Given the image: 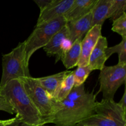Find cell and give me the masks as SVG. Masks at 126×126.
<instances>
[{
	"label": "cell",
	"instance_id": "9a60e30c",
	"mask_svg": "<svg viewBox=\"0 0 126 126\" xmlns=\"http://www.w3.org/2000/svg\"><path fill=\"white\" fill-rule=\"evenodd\" d=\"M82 38L77 39L70 47L65 50L62 55L61 60L66 69H71L78 66L81 57V44Z\"/></svg>",
	"mask_w": 126,
	"mask_h": 126
},
{
	"label": "cell",
	"instance_id": "484cf974",
	"mask_svg": "<svg viewBox=\"0 0 126 126\" xmlns=\"http://www.w3.org/2000/svg\"><path fill=\"white\" fill-rule=\"evenodd\" d=\"M126 90L125 89V90H124V94H123V97H122L121 99L120 100V101H119V103H118L121 106V107H122V108H123V110H124V111H126Z\"/></svg>",
	"mask_w": 126,
	"mask_h": 126
},
{
	"label": "cell",
	"instance_id": "603a6c76",
	"mask_svg": "<svg viewBox=\"0 0 126 126\" xmlns=\"http://www.w3.org/2000/svg\"><path fill=\"white\" fill-rule=\"evenodd\" d=\"M0 111L7 112L11 114H14L15 112L7 98L0 94Z\"/></svg>",
	"mask_w": 126,
	"mask_h": 126
},
{
	"label": "cell",
	"instance_id": "83f0119b",
	"mask_svg": "<svg viewBox=\"0 0 126 126\" xmlns=\"http://www.w3.org/2000/svg\"><path fill=\"white\" fill-rule=\"evenodd\" d=\"M91 126V125H84V126Z\"/></svg>",
	"mask_w": 126,
	"mask_h": 126
},
{
	"label": "cell",
	"instance_id": "8fae6325",
	"mask_svg": "<svg viewBox=\"0 0 126 126\" xmlns=\"http://www.w3.org/2000/svg\"><path fill=\"white\" fill-rule=\"evenodd\" d=\"M92 11L76 20L66 22L68 30V39L73 44L77 39L82 38L92 27Z\"/></svg>",
	"mask_w": 126,
	"mask_h": 126
},
{
	"label": "cell",
	"instance_id": "ba28073f",
	"mask_svg": "<svg viewBox=\"0 0 126 126\" xmlns=\"http://www.w3.org/2000/svg\"><path fill=\"white\" fill-rule=\"evenodd\" d=\"M73 2L74 0H51L46 8L40 12L36 25L64 16Z\"/></svg>",
	"mask_w": 126,
	"mask_h": 126
},
{
	"label": "cell",
	"instance_id": "f1b7e54d",
	"mask_svg": "<svg viewBox=\"0 0 126 126\" xmlns=\"http://www.w3.org/2000/svg\"></svg>",
	"mask_w": 126,
	"mask_h": 126
},
{
	"label": "cell",
	"instance_id": "e0dca14e",
	"mask_svg": "<svg viewBox=\"0 0 126 126\" xmlns=\"http://www.w3.org/2000/svg\"><path fill=\"white\" fill-rule=\"evenodd\" d=\"M74 87V72L70 71L62 82L55 98L59 102L63 100L71 92Z\"/></svg>",
	"mask_w": 126,
	"mask_h": 126
},
{
	"label": "cell",
	"instance_id": "ac0fdd59",
	"mask_svg": "<svg viewBox=\"0 0 126 126\" xmlns=\"http://www.w3.org/2000/svg\"><path fill=\"white\" fill-rule=\"evenodd\" d=\"M91 125L94 126H122L114 121L100 114H94L80 123L77 126Z\"/></svg>",
	"mask_w": 126,
	"mask_h": 126
},
{
	"label": "cell",
	"instance_id": "4fadbf2b",
	"mask_svg": "<svg viewBox=\"0 0 126 126\" xmlns=\"http://www.w3.org/2000/svg\"><path fill=\"white\" fill-rule=\"evenodd\" d=\"M97 1L98 0H74L71 7L64 15L66 22L76 20L89 13Z\"/></svg>",
	"mask_w": 126,
	"mask_h": 126
},
{
	"label": "cell",
	"instance_id": "5bb4252c",
	"mask_svg": "<svg viewBox=\"0 0 126 126\" xmlns=\"http://www.w3.org/2000/svg\"><path fill=\"white\" fill-rule=\"evenodd\" d=\"M70 71H62L50 76L38 78L37 81L50 97L55 98L62 82Z\"/></svg>",
	"mask_w": 126,
	"mask_h": 126
},
{
	"label": "cell",
	"instance_id": "52a82bcc",
	"mask_svg": "<svg viewBox=\"0 0 126 126\" xmlns=\"http://www.w3.org/2000/svg\"><path fill=\"white\" fill-rule=\"evenodd\" d=\"M95 113L110 118L121 126H126V111L114 100L102 99L101 102H97Z\"/></svg>",
	"mask_w": 126,
	"mask_h": 126
},
{
	"label": "cell",
	"instance_id": "cb8c5ba5",
	"mask_svg": "<svg viewBox=\"0 0 126 126\" xmlns=\"http://www.w3.org/2000/svg\"><path fill=\"white\" fill-rule=\"evenodd\" d=\"M18 121L16 117L7 120H0V126H12Z\"/></svg>",
	"mask_w": 126,
	"mask_h": 126
},
{
	"label": "cell",
	"instance_id": "44dd1931",
	"mask_svg": "<svg viewBox=\"0 0 126 126\" xmlns=\"http://www.w3.org/2000/svg\"><path fill=\"white\" fill-rule=\"evenodd\" d=\"M92 71L89 65L84 66H78L74 72V86L78 87L84 84L90 73Z\"/></svg>",
	"mask_w": 126,
	"mask_h": 126
},
{
	"label": "cell",
	"instance_id": "8992f818",
	"mask_svg": "<svg viewBox=\"0 0 126 126\" xmlns=\"http://www.w3.org/2000/svg\"><path fill=\"white\" fill-rule=\"evenodd\" d=\"M100 90L103 100H114L118 89L126 83V64L118 63L113 66H103L99 75Z\"/></svg>",
	"mask_w": 126,
	"mask_h": 126
},
{
	"label": "cell",
	"instance_id": "30bf717a",
	"mask_svg": "<svg viewBox=\"0 0 126 126\" xmlns=\"http://www.w3.org/2000/svg\"><path fill=\"white\" fill-rule=\"evenodd\" d=\"M102 26L95 25L89 30L82 39L81 44V57L78 66L88 65L89 59L98 38L102 36Z\"/></svg>",
	"mask_w": 126,
	"mask_h": 126
},
{
	"label": "cell",
	"instance_id": "5b68a950",
	"mask_svg": "<svg viewBox=\"0 0 126 126\" xmlns=\"http://www.w3.org/2000/svg\"><path fill=\"white\" fill-rule=\"evenodd\" d=\"M66 24L64 16L36 26L25 43V62L29 66V62L33 54L38 49L44 47L53 36Z\"/></svg>",
	"mask_w": 126,
	"mask_h": 126
},
{
	"label": "cell",
	"instance_id": "7a4b0ae2",
	"mask_svg": "<svg viewBox=\"0 0 126 126\" xmlns=\"http://www.w3.org/2000/svg\"><path fill=\"white\" fill-rule=\"evenodd\" d=\"M0 94L4 96L16 114L20 123L32 126H44L39 112L33 105L25 90L20 79L7 82L0 89Z\"/></svg>",
	"mask_w": 126,
	"mask_h": 126
},
{
	"label": "cell",
	"instance_id": "6da1fadb",
	"mask_svg": "<svg viewBox=\"0 0 126 126\" xmlns=\"http://www.w3.org/2000/svg\"><path fill=\"white\" fill-rule=\"evenodd\" d=\"M96 96L86 91L84 84L75 87L61 102L57 100L52 123L55 126H77L95 114Z\"/></svg>",
	"mask_w": 126,
	"mask_h": 126
},
{
	"label": "cell",
	"instance_id": "ffe728a7",
	"mask_svg": "<svg viewBox=\"0 0 126 126\" xmlns=\"http://www.w3.org/2000/svg\"><path fill=\"white\" fill-rule=\"evenodd\" d=\"M126 0H112L107 18H111L113 22L126 13Z\"/></svg>",
	"mask_w": 126,
	"mask_h": 126
},
{
	"label": "cell",
	"instance_id": "7c38bea8",
	"mask_svg": "<svg viewBox=\"0 0 126 126\" xmlns=\"http://www.w3.org/2000/svg\"><path fill=\"white\" fill-rule=\"evenodd\" d=\"M107 47L108 41L107 38L100 36L92 50L89 59L88 65L92 71L102 70L105 66L106 61L108 60L105 54V50Z\"/></svg>",
	"mask_w": 126,
	"mask_h": 126
},
{
	"label": "cell",
	"instance_id": "9c48e42d",
	"mask_svg": "<svg viewBox=\"0 0 126 126\" xmlns=\"http://www.w3.org/2000/svg\"><path fill=\"white\" fill-rule=\"evenodd\" d=\"M68 36V30L66 24L53 36L43 47L48 56H55V63L61 60L63 52L68 49L66 46V43L69 41Z\"/></svg>",
	"mask_w": 126,
	"mask_h": 126
},
{
	"label": "cell",
	"instance_id": "3957f363",
	"mask_svg": "<svg viewBox=\"0 0 126 126\" xmlns=\"http://www.w3.org/2000/svg\"><path fill=\"white\" fill-rule=\"evenodd\" d=\"M25 43L19 44L11 52L2 55V73L0 89L12 80L30 77L29 68L25 62Z\"/></svg>",
	"mask_w": 126,
	"mask_h": 126
},
{
	"label": "cell",
	"instance_id": "4316f807",
	"mask_svg": "<svg viewBox=\"0 0 126 126\" xmlns=\"http://www.w3.org/2000/svg\"><path fill=\"white\" fill-rule=\"evenodd\" d=\"M12 126H32L30 125H28V124H25V123H20V122H17L16 123H15Z\"/></svg>",
	"mask_w": 126,
	"mask_h": 126
},
{
	"label": "cell",
	"instance_id": "d6986e66",
	"mask_svg": "<svg viewBox=\"0 0 126 126\" xmlns=\"http://www.w3.org/2000/svg\"><path fill=\"white\" fill-rule=\"evenodd\" d=\"M117 53L118 54V63L126 64V38H123L121 42L110 47H107L105 50L106 56L109 59L111 55Z\"/></svg>",
	"mask_w": 126,
	"mask_h": 126
},
{
	"label": "cell",
	"instance_id": "2e32d148",
	"mask_svg": "<svg viewBox=\"0 0 126 126\" xmlns=\"http://www.w3.org/2000/svg\"><path fill=\"white\" fill-rule=\"evenodd\" d=\"M112 0H98L92 10V26L103 25L108 17Z\"/></svg>",
	"mask_w": 126,
	"mask_h": 126
},
{
	"label": "cell",
	"instance_id": "7402d4cb",
	"mask_svg": "<svg viewBox=\"0 0 126 126\" xmlns=\"http://www.w3.org/2000/svg\"><path fill=\"white\" fill-rule=\"evenodd\" d=\"M111 30L121 36L122 38H126V13L113 21Z\"/></svg>",
	"mask_w": 126,
	"mask_h": 126
},
{
	"label": "cell",
	"instance_id": "d4e9b609",
	"mask_svg": "<svg viewBox=\"0 0 126 126\" xmlns=\"http://www.w3.org/2000/svg\"><path fill=\"white\" fill-rule=\"evenodd\" d=\"M34 2L40 9V12L44 10L47 6L50 3L51 0H34Z\"/></svg>",
	"mask_w": 126,
	"mask_h": 126
},
{
	"label": "cell",
	"instance_id": "277c9868",
	"mask_svg": "<svg viewBox=\"0 0 126 126\" xmlns=\"http://www.w3.org/2000/svg\"><path fill=\"white\" fill-rule=\"evenodd\" d=\"M20 80L33 105L39 112L44 125L52 123L57 100L48 94L35 78L30 76Z\"/></svg>",
	"mask_w": 126,
	"mask_h": 126
}]
</instances>
